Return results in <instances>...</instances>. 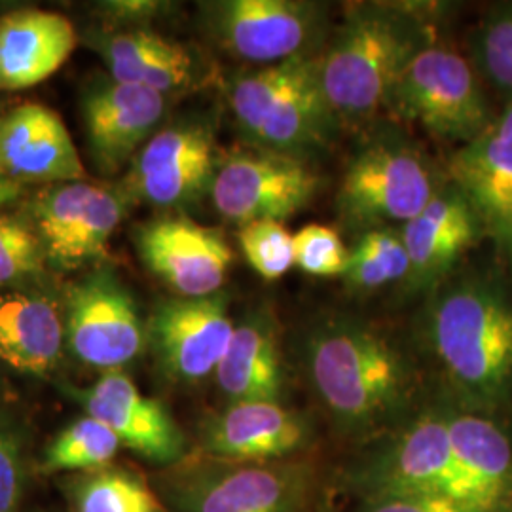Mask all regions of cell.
Here are the masks:
<instances>
[{
  "label": "cell",
  "instance_id": "cell-1",
  "mask_svg": "<svg viewBox=\"0 0 512 512\" xmlns=\"http://www.w3.org/2000/svg\"><path fill=\"white\" fill-rule=\"evenodd\" d=\"M311 393L344 439L370 444L410 420L418 406V370L389 334L361 317L330 313L300 340Z\"/></svg>",
  "mask_w": 512,
  "mask_h": 512
},
{
  "label": "cell",
  "instance_id": "cell-2",
  "mask_svg": "<svg viewBox=\"0 0 512 512\" xmlns=\"http://www.w3.org/2000/svg\"><path fill=\"white\" fill-rule=\"evenodd\" d=\"M440 399L497 418L512 404V294L490 275L442 281L423 319Z\"/></svg>",
  "mask_w": 512,
  "mask_h": 512
},
{
  "label": "cell",
  "instance_id": "cell-3",
  "mask_svg": "<svg viewBox=\"0 0 512 512\" xmlns=\"http://www.w3.org/2000/svg\"><path fill=\"white\" fill-rule=\"evenodd\" d=\"M429 31L412 6L357 4L319 54L321 86L342 124H363L387 105L389 93Z\"/></svg>",
  "mask_w": 512,
  "mask_h": 512
},
{
  "label": "cell",
  "instance_id": "cell-4",
  "mask_svg": "<svg viewBox=\"0 0 512 512\" xmlns=\"http://www.w3.org/2000/svg\"><path fill=\"white\" fill-rule=\"evenodd\" d=\"M340 486L359 501L435 497L467 512H482L454 452L439 401L421 406L403 425L366 444L342 471Z\"/></svg>",
  "mask_w": 512,
  "mask_h": 512
},
{
  "label": "cell",
  "instance_id": "cell-5",
  "mask_svg": "<svg viewBox=\"0 0 512 512\" xmlns=\"http://www.w3.org/2000/svg\"><path fill=\"white\" fill-rule=\"evenodd\" d=\"M169 512H321L323 478L315 461L232 463L184 458L158 476Z\"/></svg>",
  "mask_w": 512,
  "mask_h": 512
},
{
  "label": "cell",
  "instance_id": "cell-6",
  "mask_svg": "<svg viewBox=\"0 0 512 512\" xmlns=\"http://www.w3.org/2000/svg\"><path fill=\"white\" fill-rule=\"evenodd\" d=\"M230 107L255 148L302 160L327 145L338 122L321 86L319 54L241 74L232 86Z\"/></svg>",
  "mask_w": 512,
  "mask_h": 512
},
{
  "label": "cell",
  "instance_id": "cell-7",
  "mask_svg": "<svg viewBox=\"0 0 512 512\" xmlns=\"http://www.w3.org/2000/svg\"><path fill=\"white\" fill-rule=\"evenodd\" d=\"M442 183L414 145L399 137H376L349 162L338 192V211L353 230L368 232L393 224L403 228Z\"/></svg>",
  "mask_w": 512,
  "mask_h": 512
},
{
  "label": "cell",
  "instance_id": "cell-8",
  "mask_svg": "<svg viewBox=\"0 0 512 512\" xmlns=\"http://www.w3.org/2000/svg\"><path fill=\"white\" fill-rule=\"evenodd\" d=\"M431 135L467 145L492 124L471 63L446 44L429 42L406 65L387 105Z\"/></svg>",
  "mask_w": 512,
  "mask_h": 512
},
{
  "label": "cell",
  "instance_id": "cell-9",
  "mask_svg": "<svg viewBox=\"0 0 512 512\" xmlns=\"http://www.w3.org/2000/svg\"><path fill=\"white\" fill-rule=\"evenodd\" d=\"M124 188L109 184H50L31 202V222L57 268H78L105 255L110 238L128 215Z\"/></svg>",
  "mask_w": 512,
  "mask_h": 512
},
{
  "label": "cell",
  "instance_id": "cell-10",
  "mask_svg": "<svg viewBox=\"0 0 512 512\" xmlns=\"http://www.w3.org/2000/svg\"><path fill=\"white\" fill-rule=\"evenodd\" d=\"M319 186V175L302 158L255 148L224 158L209 192L220 217L243 226L293 217L313 202Z\"/></svg>",
  "mask_w": 512,
  "mask_h": 512
},
{
  "label": "cell",
  "instance_id": "cell-11",
  "mask_svg": "<svg viewBox=\"0 0 512 512\" xmlns=\"http://www.w3.org/2000/svg\"><path fill=\"white\" fill-rule=\"evenodd\" d=\"M65 346L84 365L122 370L147 346V325L120 279L109 270L86 275L67 291Z\"/></svg>",
  "mask_w": 512,
  "mask_h": 512
},
{
  "label": "cell",
  "instance_id": "cell-12",
  "mask_svg": "<svg viewBox=\"0 0 512 512\" xmlns=\"http://www.w3.org/2000/svg\"><path fill=\"white\" fill-rule=\"evenodd\" d=\"M207 21L220 44L239 59L274 65L315 54L327 29V10L304 0H222Z\"/></svg>",
  "mask_w": 512,
  "mask_h": 512
},
{
  "label": "cell",
  "instance_id": "cell-13",
  "mask_svg": "<svg viewBox=\"0 0 512 512\" xmlns=\"http://www.w3.org/2000/svg\"><path fill=\"white\" fill-rule=\"evenodd\" d=\"M234 329L224 294L179 296L152 311L147 344L167 380L198 384L217 372Z\"/></svg>",
  "mask_w": 512,
  "mask_h": 512
},
{
  "label": "cell",
  "instance_id": "cell-14",
  "mask_svg": "<svg viewBox=\"0 0 512 512\" xmlns=\"http://www.w3.org/2000/svg\"><path fill=\"white\" fill-rule=\"evenodd\" d=\"M219 164L213 129L202 122H181L148 139L133 160L124 190L129 200L181 207L211 190Z\"/></svg>",
  "mask_w": 512,
  "mask_h": 512
},
{
  "label": "cell",
  "instance_id": "cell-15",
  "mask_svg": "<svg viewBox=\"0 0 512 512\" xmlns=\"http://www.w3.org/2000/svg\"><path fill=\"white\" fill-rule=\"evenodd\" d=\"M313 442L308 414L277 401H243L203 421L198 452L232 463H270L302 458Z\"/></svg>",
  "mask_w": 512,
  "mask_h": 512
},
{
  "label": "cell",
  "instance_id": "cell-16",
  "mask_svg": "<svg viewBox=\"0 0 512 512\" xmlns=\"http://www.w3.org/2000/svg\"><path fill=\"white\" fill-rule=\"evenodd\" d=\"M448 181L471 203L512 275V101L448 162Z\"/></svg>",
  "mask_w": 512,
  "mask_h": 512
},
{
  "label": "cell",
  "instance_id": "cell-17",
  "mask_svg": "<svg viewBox=\"0 0 512 512\" xmlns=\"http://www.w3.org/2000/svg\"><path fill=\"white\" fill-rule=\"evenodd\" d=\"M69 395L137 456L171 467L186 458V437L164 404L141 393L122 370L105 372L95 384L67 387Z\"/></svg>",
  "mask_w": 512,
  "mask_h": 512
},
{
  "label": "cell",
  "instance_id": "cell-18",
  "mask_svg": "<svg viewBox=\"0 0 512 512\" xmlns=\"http://www.w3.org/2000/svg\"><path fill=\"white\" fill-rule=\"evenodd\" d=\"M137 249L148 270L181 298L219 294L234 262L220 230L186 217L150 220L137 232Z\"/></svg>",
  "mask_w": 512,
  "mask_h": 512
},
{
  "label": "cell",
  "instance_id": "cell-19",
  "mask_svg": "<svg viewBox=\"0 0 512 512\" xmlns=\"http://www.w3.org/2000/svg\"><path fill=\"white\" fill-rule=\"evenodd\" d=\"M401 236L410 260L406 289L418 293L433 291L446 281L484 232L471 203L446 179L420 213L404 224Z\"/></svg>",
  "mask_w": 512,
  "mask_h": 512
},
{
  "label": "cell",
  "instance_id": "cell-20",
  "mask_svg": "<svg viewBox=\"0 0 512 512\" xmlns=\"http://www.w3.org/2000/svg\"><path fill=\"white\" fill-rule=\"evenodd\" d=\"M0 173L19 184L82 181L84 164L55 110L25 103L0 120Z\"/></svg>",
  "mask_w": 512,
  "mask_h": 512
},
{
  "label": "cell",
  "instance_id": "cell-21",
  "mask_svg": "<svg viewBox=\"0 0 512 512\" xmlns=\"http://www.w3.org/2000/svg\"><path fill=\"white\" fill-rule=\"evenodd\" d=\"M167 97L124 82L95 84L82 101L93 162L116 173L152 137L164 116Z\"/></svg>",
  "mask_w": 512,
  "mask_h": 512
},
{
  "label": "cell",
  "instance_id": "cell-22",
  "mask_svg": "<svg viewBox=\"0 0 512 512\" xmlns=\"http://www.w3.org/2000/svg\"><path fill=\"white\" fill-rule=\"evenodd\" d=\"M71 19L40 8L0 16V90L35 88L57 73L76 48Z\"/></svg>",
  "mask_w": 512,
  "mask_h": 512
},
{
  "label": "cell",
  "instance_id": "cell-23",
  "mask_svg": "<svg viewBox=\"0 0 512 512\" xmlns=\"http://www.w3.org/2000/svg\"><path fill=\"white\" fill-rule=\"evenodd\" d=\"M459 463L482 512H512V433L492 416L439 399Z\"/></svg>",
  "mask_w": 512,
  "mask_h": 512
},
{
  "label": "cell",
  "instance_id": "cell-24",
  "mask_svg": "<svg viewBox=\"0 0 512 512\" xmlns=\"http://www.w3.org/2000/svg\"><path fill=\"white\" fill-rule=\"evenodd\" d=\"M215 378L230 403H281L287 378L279 327L272 311L258 308L236 323Z\"/></svg>",
  "mask_w": 512,
  "mask_h": 512
},
{
  "label": "cell",
  "instance_id": "cell-25",
  "mask_svg": "<svg viewBox=\"0 0 512 512\" xmlns=\"http://www.w3.org/2000/svg\"><path fill=\"white\" fill-rule=\"evenodd\" d=\"M95 48L107 61L112 80L165 97L192 88L198 78V65L186 46L148 29L103 33Z\"/></svg>",
  "mask_w": 512,
  "mask_h": 512
},
{
  "label": "cell",
  "instance_id": "cell-26",
  "mask_svg": "<svg viewBox=\"0 0 512 512\" xmlns=\"http://www.w3.org/2000/svg\"><path fill=\"white\" fill-rule=\"evenodd\" d=\"M65 346V321L44 294L0 293V361L23 374L44 378Z\"/></svg>",
  "mask_w": 512,
  "mask_h": 512
},
{
  "label": "cell",
  "instance_id": "cell-27",
  "mask_svg": "<svg viewBox=\"0 0 512 512\" xmlns=\"http://www.w3.org/2000/svg\"><path fill=\"white\" fill-rule=\"evenodd\" d=\"M61 486L71 512H169L147 480L124 467L69 475Z\"/></svg>",
  "mask_w": 512,
  "mask_h": 512
},
{
  "label": "cell",
  "instance_id": "cell-28",
  "mask_svg": "<svg viewBox=\"0 0 512 512\" xmlns=\"http://www.w3.org/2000/svg\"><path fill=\"white\" fill-rule=\"evenodd\" d=\"M122 448L107 425L84 416L55 437L38 463L42 475H80L110 467Z\"/></svg>",
  "mask_w": 512,
  "mask_h": 512
},
{
  "label": "cell",
  "instance_id": "cell-29",
  "mask_svg": "<svg viewBox=\"0 0 512 512\" xmlns=\"http://www.w3.org/2000/svg\"><path fill=\"white\" fill-rule=\"evenodd\" d=\"M410 260L401 230L376 228L363 232L349 251L344 281L355 291H376L385 285L406 281Z\"/></svg>",
  "mask_w": 512,
  "mask_h": 512
},
{
  "label": "cell",
  "instance_id": "cell-30",
  "mask_svg": "<svg viewBox=\"0 0 512 512\" xmlns=\"http://www.w3.org/2000/svg\"><path fill=\"white\" fill-rule=\"evenodd\" d=\"M476 65L497 92L512 99V2L495 6L475 37Z\"/></svg>",
  "mask_w": 512,
  "mask_h": 512
},
{
  "label": "cell",
  "instance_id": "cell-31",
  "mask_svg": "<svg viewBox=\"0 0 512 512\" xmlns=\"http://www.w3.org/2000/svg\"><path fill=\"white\" fill-rule=\"evenodd\" d=\"M239 247L249 266L266 281H277L294 268L293 234L277 220L239 226Z\"/></svg>",
  "mask_w": 512,
  "mask_h": 512
},
{
  "label": "cell",
  "instance_id": "cell-32",
  "mask_svg": "<svg viewBox=\"0 0 512 512\" xmlns=\"http://www.w3.org/2000/svg\"><path fill=\"white\" fill-rule=\"evenodd\" d=\"M46 251L37 230L14 215H0V287L42 272Z\"/></svg>",
  "mask_w": 512,
  "mask_h": 512
},
{
  "label": "cell",
  "instance_id": "cell-33",
  "mask_svg": "<svg viewBox=\"0 0 512 512\" xmlns=\"http://www.w3.org/2000/svg\"><path fill=\"white\" fill-rule=\"evenodd\" d=\"M293 241L294 266L302 272L319 277L346 274L349 251L336 230L310 224L293 234Z\"/></svg>",
  "mask_w": 512,
  "mask_h": 512
},
{
  "label": "cell",
  "instance_id": "cell-34",
  "mask_svg": "<svg viewBox=\"0 0 512 512\" xmlns=\"http://www.w3.org/2000/svg\"><path fill=\"white\" fill-rule=\"evenodd\" d=\"M23 488V444L14 431L0 427V512H19Z\"/></svg>",
  "mask_w": 512,
  "mask_h": 512
},
{
  "label": "cell",
  "instance_id": "cell-35",
  "mask_svg": "<svg viewBox=\"0 0 512 512\" xmlns=\"http://www.w3.org/2000/svg\"><path fill=\"white\" fill-rule=\"evenodd\" d=\"M359 512H467L448 499L435 497H376L359 501Z\"/></svg>",
  "mask_w": 512,
  "mask_h": 512
},
{
  "label": "cell",
  "instance_id": "cell-36",
  "mask_svg": "<svg viewBox=\"0 0 512 512\" xmlns=\"http://www.w3.org/2000/svg\"><path fill=\"white\" fill-rule=\"evenodd\" d=\"M164 4L160 2H145V0H129V2H107L105 10L114 19H126V21H139L154 16L158 10H162Z\"/></svg>",
  "mask_w": 512,
  "mask_h": 512
},
{
  "label": "cell",
  "instance_id": "cell-37",
  "mask_svg": "<svg viewBox=\"0 0 512 512\" xmlns=\"http://www.w3.org/2000/svg\"><path fill=\"white\" fill-rule=\"evenodd\" d=\"M23 192V184L16 183L0 173V207L16 202Z\"/></svg>",
  "mask_w": 512,
  "mask_h": 512
},
{
  "label": "cell",
  "instance_id": "cell-38",
  "mask_svg": "<svg viewBox=\"0 0 512 512\" xmlns=\"http://www.w3.org/2000/svg\"><path fill=\"white\" fill-rule=\"evenodd\" d=\"M2 116H4V114H2V112H0V120H2Z\"/></svg>",
  "mask_w": 512,
  "mask_h": 512
},
{
  "label": "cell",
  "instance_id": "cell-39",
  "mask_svg": "<svg viewBox=\"0 0 512 512\" xmlns=\"http://www.w3.org/2000/svg\"><path fill=\"white\" fill-rule=\"evenodd\" d=\"M0 110H2V105H0Z\"/></svg>",
  "mask_w": 512,
  "mask_h": 512
}]
</instances>
